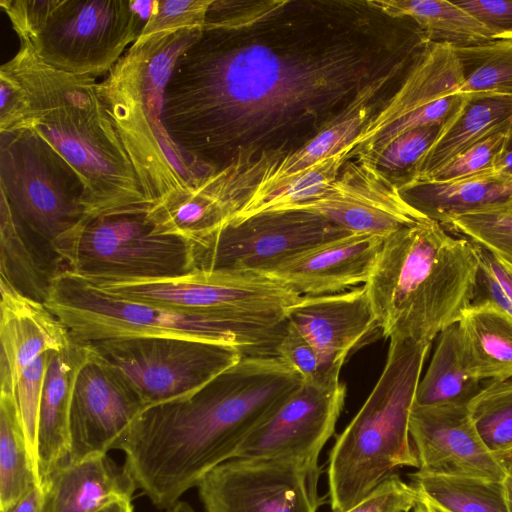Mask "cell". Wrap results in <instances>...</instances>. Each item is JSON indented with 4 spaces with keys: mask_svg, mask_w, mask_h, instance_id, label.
Returning <instances> with one entry per match:
<instances>
[{
    "mask_svg": "<svg viewBox=\"0 0 512 512\" xmlns=\"http://www.w3.org/2000/svg\"><path fill=\"white\" fill-rule=\"evenodd\" d=\"M278 356L243 357L200 388L146 406L120 450L154 506L168 509L220 464L302 384Z\"/></svg>",
    "mask_w": 512,
    "mask_h": 512,
    "instance_id": "obj_2",
    "label": "cell"
},
{
    "mask_svg": "<svg viewBox=\"0 0 512 512\" xmlns=\"http://www.w3.org/2000/svg\"><path fill=\"white\" fill-rule=\"evenodd\" d=\"M345 396L346 386L340 380L303 382L249 435L235 458L317 464L322 448L334 434Z\"/></svg>",
    "mask_w": 512,
    "mask_h": 512,
    "instance_id": "obj_18",
    "label": "cell"
},
{
    "mask_svg": "<svg viewBox=\"0 0 512 512\" xmlns=\"http://www.w3.org/2000/svg\"><path fill=\"white\" fill-rule=\"evenodd\" d=\"M478 246L425 219L384 238L364 284L384 338L432 343L473 303Z\"/></svg>",
    "mask_w": 512,
    "mask_h": 512,
    "instance_id": "obj_4",
    "label": "cell"
},
{
    "mask_svg": "<svg viewBox=\"0 0 512 512\" xmlns=\"http://www.w3.org/2000/svg\"><path fill=\"white\" fill-rule=\"evenodd\" d=\"M0 193L19 222L48 242L65 266L90 218L84 184L68 162L31 129L0 133Z\"/></svg>",
    "mask_w": 512,
    "mask_h": 512,
    "instance_id": "obj_9",
    "label": "cell"
},
{
    "mask_svg": "<svg viewBox=\"0 0 512 512\" xmlns=\"http://www.w3.org/2000/svg\"><path fill=\"white\" fill-rule=\"evenodd\" d=\"M431 344L390 339L378 381L329 453L332 511L352 506L398 468L418 469L409 420Z\"/></svg>",
    "mask_w": 512,
    "mask_h": 512,
    "instance_id": "obj_6",
    "label": "cell"
},
{
    "mask_svg": "<svg viewBox=\"0 0 512 512\" xmlns=\"http://www.w3.org/2000/svg\"><path fill=\"white\" fill-rule=\"evenodd\" d=\"M90 282L110 295L182 313L271 325L284 323L301 298L282 282L252 271L194 269L175 277Z\"/></svg>",
    "mask_w": 512,
    "mask_h": 512,
    "instance_id": "obj_10",
    "label": "cell"
},
{
    "mask_svg": "<svg viewBox=\"0 0 512 512\" xmlns=\"http://www.w3.org/2000/svg\"><path fill=\"white\" fill-rule=\"evenodd\" d=\"M474 427L496 457L512 451V379L489 381L467 405Z\"/></svg>",
    "mask_w": 512,
    "mask_h": 512,
    "instance_id": "obj_37",
    "label": "cell"
},
{
    "mask_svg": "<svg viewBox=\"0 0 512 512\" xmlns=\"http://www.w3.org/2000/svg\"><path fill=\"white\" fill-rule=\"evenodd\" d=\"M2 67L18 80L27 101L17 130L36 132L76 171L90 218L150 210L95 78L51 67L22 41Z\"/></svg>",
    "mask_w": 512,
    "mask_h": 512,
    "instance_id": "obj_3",
    "label": "cell"
},
{
    "mask_svg": "<svg viewBox=\"0 0 512 512\" xmlns=\"http://www.w3.org/2000/svg\"><path fill=\"white\" fill-rule=\"evenodd\" d=\"M399 190L413 208L443 225L454 216L512 199V176L492 170L444 181H414Z\"/></svg>",
    "mask_w": 512,
    "mask_h": 512,
    "instance_id": "obj_27",
    "label": "cell"
},
{
    "mask_svg": "<svg viewBox=\"0 0 512 512\" xmlns=\"http://www.w3.org/2000/svg\"><path fill=\"white\" fill-rule=\"evenodd\" d=\"M41 483L33 469L20 415L12 395L0 394V512H6Z\"/></svg>",
    "mask_w": 512,
    "mask_h": 512,
    "instance_id": "obj_35",
    "label": "cell"
},
{
    "mask_svg": "<svg viewBox=\"0 0 512 512\" xmlns=\"http://www.w3.org/2000/svg\"><path fill=\"white\" fill-rule=\"evenodd\" d=\"M478 250L480 270L473 303H491L512 317V268L479 246Z\"/></svg>",
    "mask_w": 512,
    "mask_h": 512,
    "instance_id": "obj_44",
    "label": "cell"
},
{
    "mask_svg": "<svg viewBox=\"0 0 512 512\" xmlns=\"http://www.w3.org/2000/svg\"><path fill=\"white\" fill-rule=\"evenodd\" d=\"M165 512H196L187 502L178 501L175 505L165 510Z\"/></svg>",
    "mask_w": 512,
    "mask_h": 512,
    "instance_id": "obj_51",
    "label": "cell"
},
{
    "mask_svg": "<svg viewBox=\"0 0 512 512\" xmlns=\"http://www.w3.org/2000/svg\"><path fill=\"white\" fill-rule=\"evenodd\" d=\"M20 41L44 63L77 76L108 74L146 22L131 0H0Z\"/></svg>",
    "mask_w": 512,
    "mask_h": 512,
    "instance_id": "obj_8",
    "label": "cell"
},
{
    "mask_svg": "<svg viewBox=\"0 0 512 512\" xmlns=\"http://www.w3.org/2000/svg\"><path fill=\"white\" fill-rule=\"evenodd\" d=\"M283 156L266 153L237 160L156 204L147 217L157 231L177 236L192 247L229 224Z\"/></svg>",
    "mask_w": 512,
    "mask_h": 512,
    "instance_id": "obj_16",
    "label": "cell"
},
{
    "mask_svg": "<svg viewBox=\"0 0 512 512\" xmlns=\"http://www.w3.org/2000/svg\"><path fill=\"white\" fill-rule=\"evenodd\" d=\"M26 97L18 80L0 67V133L17 130L26 111Z\"/></svg>",
    "mask_w": 512,
    "mask_h": 512,
    "instance_id": "obj_46",
    "label": "cell"
},
{
    "mask_svg": "<svg viewBox=\"0 0 512 512\" xmlns=\"http://www.w3.org/2000/svg\"><path fill=\"white\" fill-rule=\"evenodd\" d=\"M90 344L146 406L200 388L244 357L230 345L178 337H128Z\"/></svg>",
    "mask_w": 512,
    "mask_h": 512,
    "instance_id": "obj_12",
    "label": "cell"
},
{
    "mask_svg": "<svg viewBox=\"0 0 512 512\" xmlns=\"http://www.w3.org/2000/svg\"><path fill=\"white\" fill-rule=\"evenodd\" d=\"M353 148L350 144L338 153L276 182L259 185L230 223L263 212L283 210L317 197L337 178Z\"/></svg>",
    "mask_w": 512,
    "mask_h": 512,
    "instance_id": "obj_34",
    "label": "cell"
},
{
    "mask_svg": "<svg viewBox=\"0 0 512 512\" xmlns=\"http://www.w3.org/2000/svg\"><path fill=\"white\" fill-rule=\"evenodd\" d=\"M145 407L138 394L92 346L76 379L70 412V450L61 465L120 449Z\"/></svg>",
    "mask_w": 512,
    "mask_h": 512,
    "instance_id": "obj_19",
    "label": "cell"
},
{
    "mask_svg": "<svg viewBox=\"0 0 512 512\" xmlns=\"http://www.w3.org/2000/svg\"><path fill=\"white\" fill-rule=\"evenodd\" d=\"M461 83L454 47L430 42L398 88L353 141L348 160L364 156L375 162L400 135L428 124L448 125L468 98L457 94Z\"/></svg>",
    "mask_w": 512,
    "mask_h": 512,
    "instance_id": "obj_13",
    "label": "cell"
},
{
    "mask_svg": "<svg viewBox=\"0 0 512 512\" xmlns=\"http://www.w3.org/2000/svg\"><path fill=\"white\" fill-rule=\"evenodd\" d=\"M351 233L304 210L268 211L229 223L192 246L194 269L267 273L289 258Z\"/></svg>",
    "mask_w": 512,
    "mask_h": 512,
    "instance_id": "obj_14",
    "label": "cell"
},
{
    "mask_svg": "<svg viewBox=\"0 0 512 512\" xmlns=\"http://www.w3.org/2000/svg\"><path fill=\"white\" fill-rule=\"evenodd\" d=\"M409 432L418 471L503 480L510 474L479 437L467 406H413Z\"/></svg>",
    "mask_w": 512,
    "mask_h": 512,
    "instance_id": "obj_20",
    "label": "cell"
},
{
    "mask_svg": "<svg viewBox=\"0 0 512 512\" xmlns=\"http://www.w3.org/2000/svg\"><path fill=\"white\" fill-rule=\"evenodd\" d=\"M91 351L90 343L72 337L66 346L50 355L38 410L37 455L41 483L69 454L74 387Z\"/></svg>",
    "mask_w": 512,
    "mask_h": 512,
    "instance_id": "obj_24",
    "label": "cell"
},
{
    "mask_svg": "<svg viewBox=\"0 0 512 512\" xmlns=\"http://www.w3.org/2000/svg\"><path fill=\"white\" fill-rule=\"evenodd\" d=\"M147 213L89 218L67 257L66 271L90 281L167 278L193 271L191 245L158 232Z\"/></svg>",
    "mask_w": 512,
    "mask_h": 512,
    "instance_id": "obj_11",
    "label": "cell"
},
{
    "mask_svg": "<svg viewBox=\"0 0 512 512\" xmlns=\"http://www.w3.org/2000/svg\"><path fill=\"white\" fill-rule=\"evenodd\" d=\"M511 125L512 96H468L421 160L409 183L425 178L485 137Z\"/></svg>",
    "mask_w": 512,
    "mask_h": 512,
    "instance_id": "obj_29",
    "label": "cell"
},
{
    "mask_svg": "<svg viewBox=\"0 0 512 512\" xmlns=\"http://www.w3.org/2000/svg\"><path fill=\"white\" fill-rule=\"evenodd\" d=\"M430 41L365 1L277 0L240 28H203L163 94L170 140L201 177L286 155L378 83L405 77Z\"/></svg>",
    "mask_w": 512,
    "mask_h": 512,
    "instance_id": "obj_1",
    "label": "cell"
},
{
    "mask_svg": "<svg viewBox=\"0 0 512 512\" xmlns=\"http://www.w3.org/2000/svg\"><path fill=\"white\" fill-rule=\"evenodd\" d=\"M97 512H133L131 500H118Z\"/></svg>",
    "mask_w": 512,
    "mask_h": 512,
    "instance_id": "obj_49",
    "label": "cell"
},
{
    "mask_svg": "<svg viewBox=\"0 0 512 512\" xmlns=\"http://www.w3.org/2000/svg\"><path fill=\"white\" fill-rule=\"evenodd\" d=\"M201 31L181 29L136 41L97 83L151 208L205 178L186 163L162 121L164 89L174 62Z\"/></svg>",
    "mask_w": 512,
    "mask_h": 512,
    "instance_id": "obj_5",
    "label": "cell"
},
{
    "mask_svg": "<svg viewBox=\"0 0 512 512\" xmlns=\"http://www.w3.org/2000/svg\"><path fill=\"white\" fill-rule=\"evenodd\" d=\"M0 393L11 394L22 370L40 355L60 350L72 336L44 303L0 279Z\"/></svg>",
    "mask_w": 512,
    "mask_h": 512,
    "instance_id": "obj_23",
    "label": "cell"
},
{
    "mask_svg": "<svg viewBox=\"0 0 512 512\" xmlns=\"http://www.w3.org/2000/svg\"><path fill=\"white\" fill-rule=\"evenodd\" d=\"M510 127L485 137L420 180L444 181L494 170L497 159L506 150Z\"/></svg>",
    "mask_w": 512,
    "mask_h": 512,
    "instance_id": "obj_40",
    "label": "cell"
},
{
    "mask_svg": "<svg viewBox=\"0 0 512 512\" xmlns=\"http://www.w3.org/2000/svg\"><path fill=\"white\" fill-rule=\"evenodd\" d=\"M494 171L512 176V149L505 150L497 159Z\"/></svg>",
    "mask_w": 512,
    "mask_h": 512,
    "instance_id": "obj_48",
    "label": "cell"
},
{
    "mask_svg": "<svg viewBox=\"0 0 512 512\" xmlns=\"http://www.w3.org/2000/svg\"><path fill=\"white\" fill-rule=\"evenodd\" d=\"M413 512H448L428 500L420 497L417 505L414 507Z\"/></svg>",
    "mask_w": 512,
    "mask_h": 512,
    "instance_id": "obj_50",
    "label": "cell"
},
{
    "mask_svg": "<svg viewBox=\"0 0 512 512\" xmlns=\"http://www.w3.org/2000/svg\"><path fill=\"white\" fill-rule=\"evenodd\" d=\"M473 15L495 39L512 40V0H455Z\"/></svg>",
    "mask_w": 512,
    "mask_h": 512,
    "instance_id": "obj_45",
    "label": "cell"
},
{
    "mask_svg": "<svg viewBox=\"0 0 512 512\" xmlns=\"http://www.w3.org/2000/svg\"><path fill=\"white\" fill-rule=\"evenodd\" d=\"M507 202L512 207V199L508 200Z\"/></svg>",
    "mask_w": 512,
    "mask_h": 512,
    "instance_id": "obj_54",
    "label": "cell"
},
{
    "mask_svg": "<svg viewBox=\"0 0 512 512\" xmlns=\"http://www.w3.org/2000/svg\"><path fill=\"white\" fill-rule=\"evenodd\" d=\"M419 496L448 512H512V472L503 480L409 474Z\"/></svg>",
    "mask_w": 512,
    "mask_h": 512,
    "instance_id": "obj_33",
    "label": "cell"
},
{
    "mask_svg": "<svg viewBox=\"0 0 512 512\" xmlns=\"http://www.w3.org/2000/svg\"><path fill=\"white\" fill-rule=\"evenodd\" d=\"M283 210L313 212L351 233L383 237L428 219L406 202L390 176L364 156L348 160L320 195Z\"/></svg>",
    "mask_w": 512,
    "mask_h": 512,
    "instance_id": "obj_17",
    "label": "cell"
},
{
    "mask_svg": "<svg viewBox=\"0 0 512 512\" xmlns=\"http://www.w3.org/2000/svg\"><path fill=\"white\" fill-rule=\"evenodd\" d=\"M384 238L348 233L307 249L263 274L301 296L343 292L367 282Z\"/></svg>",
    "mask_w": 512,
    "mask_h": 512,
    "instance_id": "obj_22",
    "label": "cell"
},
{
    "mask_svg": "<svg viewBox=\"0 0 512 512\" xmlns=\"http://www.w3.org/2000/svg\"><path fill=\"white\" fill-rule=\"evenodd\" d=\"M65 271L59 253L13 215L0 200V279L34 301H47L55 279Z\"/></svg>",
    "mask_w": 512,
    "mask_h": 512,
    "instance_id": "obj_26",
    "label": "cell"
},
{
    "mask_svg": "<svg viewBox=\"0 0 512 512\" xmlns=\"http://www.w3.org/2000/svg\"><path fill=\"white\" fill-rule=\"evenodd\" d=\"M457 324L470 374L482 382L512 379V317L491 303H472Z\"/></svg>",
    "mask_w": 512,
    "mask_h": 512,
    "instance_id": "obj_28",
    "label": "cell"
},
{
    "mask_svg": "<svg viewBox=\"0 0 512 512\" xmlns=\"http://www.w3.org/2000/svg\"><path fill=\"white\" fill-rule=\"evenodd\" d=\"M43 491L41 486H36L27 492L6 512H42Z\"/></svg>",
    "mask_w": 512,
    "mask_h": 512,
    "instance_id": "obj_47",
    "label": "cell"
},
{
    "mask_svg": "<svg viewBox=\"0 0 512 512\" xmlns=\"http://www.w3.org/2000/svg\"><path fill=\"white\" fill-rule=\"evenodd\" d=\"M462 83L457 94L512 96V40L454 47Z\"/></svg>",
    "mask_w": 512,
    "mask_h": 512,
    "instance_id": "obj_36",
    "label": "cell"
},
{
    "mask_svg": "<svg viewBox=\"0 0 512 512\" xmlns=\"http://www.w3.org/2000/svg\"><path fill=\"white\" fill-rule=\"evenodd\" d=\"M499 460L506 466V468L512 472V451L498 456Z\"/></svg>",
    "mask_w": 512,
    "mask_h": 512,
    "instance_id": "obj_52",
    "label": "cell"
},
{
    "mask_svg": "<svg viewBox=\"0 0 512 512\" xmlns=\"http://www.w3.org/2000/svg\"><path fill=\"white\" fill-rule=\"evenodd\" d=\"M403 79H387L370 88L314 138L301 148L279 159L272 174L259 185L276 182L352 144L366 123L394 93Z\"/></svg>",
    "mask_w": 512,
    "mask_h": 512,
    "instance_id": "obj_30",
    "label": "cell"
},
{
    "mask_svg": "<svg viewBox=\"0 0 512 512\" xmlns=\"http://www.w3.org/2000/svg\"><path fill=\"white\" fill-rule=\"evenodd\" d=\"M419 499L411 483L393 473L352 506L332 512H410Z\"/></svg>",
    "mask_w": 512,
    "mask_h": 512,
    "instance_id": "obj_43",
    "label": "cell"
},
{
    "mask_svg": "<svg viewBox=\"0 0 512 512\" xmlns=\"http://www.w3.org/2000/svg\"><path fill=\"white\" fill-rule=\"evenodd\" d=\"M432 359L420 379L415 406H467L482 389V381L469 372L458 324L439 335Z\"/></svg>",
    "mask_w": 512,
    "mask_h": 512,
    "instance_id": "obj_31",
    "label": "cell"
},
{
    "mask_svg": "<svg viewBox=\"0 0 512 512\" xmlns=\"http://www.w3.org/2000/svg\"><path fill=\"white\" fill-rule=\"evenodd\" d=\"M213 0H155L153 12L137 41L181 29H203Z\"/></svg>",
    "mask_w": 512,
    "mask_h": 512,
    "instance_id": "obj_41",
    "label": "cell"
},
{
    "mask_svg": "<svg viewBox=\"0 0 512 512\" xmlns=\"http://www.w3.org/2000/svg\"><path fill=\"white\" fill-rule=\"evenodd\" d=\"M446 125L433 123L397 137L377 158L376 165L402 187L409 183L428 150Z\"/></svg>",
    "mask_w": 512,
    "mask_h": 512,
    "instance_id": "obj_39",
    "label": "cell"
},
{
    "mask_svg": "<svg viewBox=\"0 0 512 512\" xmlns=\"http://www.w3.org/2000/svg\"><path fill=\"white\" fill-rule=\"evenodd\" d=\"M45 305L80 342L128 337L189 338L233 346L244 357L277 356L286 325L187 314L119 298L66 270L55 279Z\"/></svg>",
    "mask_w": 512,
    "mask_h": 512,
    "instance_id": "obj_7",
    "label": "cell"
},
{
    "mask_svg": "<svg viewBox=\"0 0 512 512\" xmlns=\"http://www.w3.org/2000/svg\"><path fill=\"white\" fill-rule=\"evenodd\" d=\"M391 18L415 22L430 42L453 47L472 46L494 40L491 32L473 15L447 0H370Z\"/></svg>",
    "mask_w": 512,
    "mask_h": 512,
    "instance_id": "obj_32",
    "label": "cell"
},
{
    "mask_svg": "<svg viewBox=\"0 0 512 512\" xmlns=\"http://www.w3.org/2000/svg\"><path fill=\"white\" fill-rule=\"evenodd\" d=\"M319 464L233 458L197 485L205 512H317Z\"/></svg>",
    "mask_w": 512,
    "mask_h": 512,
    "instance_id": "obj_15",
    "label": "cell"
},
{
    "mask_svg": "<svg viewBox=\"0 0 512 512\" xmlns=\"http://www.w3.org/2000/svg\"><path fill=\"white\" fill-rule=\"evenodd\" d=\"M512 149V125L510 127L509 135H508V142L506 146V150Z\"/></svg>",
    "mask_w": 512,
    "mask_h": 512,
    "instance_id": "obj_53",
    "label": "cell"
},
{
    "mask_svg": "<svg viewBox=\"0 0 512 512\" xmlns=\"http://www.w3.org/2000/svg\"><path fill=\"white\" fill-rule=\"evenodd\" d=\"M313 345L324 369L340 375L345 360L382 336L364 285L346 292L301 296L286 315Z\"/></svg>",
    "mask_w": 512,
    "mask_h": 512,
    "instance_id": "obj_21",
    "label": "cell"
},
{
    "mask_svg": "<svg viewBox=\"0 0 512 512\" xmlns=\"http://www.w3.org/2000/svg\"><path fill=\"white\" fill-rule=\"evenodd\" d=\"M442 226L512 268V207L507 201L454 216Z\"/></svg>",
    "mask_w": 512,
    "mask_h": 512,
    "instance_id": "obj_38",
    "label": "cell"
},
{
    "mask_svg": "<svg viewBox=\"0 0 512 512\" xmlns=\"http://www.w3.org/2000/svg\"><path fill=\"white\" fill-rule=\"evenodd\" d=\"M276 355L294 369L305 383L324 384L340 380L329 374L307 338L288 320L276 349Z\"/></svg>",
    "mask_w": 512,
    "mask_h": 512,
    "instance_id": "obj_42",
    "label": "cell"
},
{
    "mask_svg": "<svg viewBox=\"0 0 512 512\" xmlns=\"http://www.w3.org/2000/svg\"><path fill=\"white\" fill-rule=\"evenodd\" d=\"M42 512H97L118 500H131L137 485L123 464L107 454L63 464L41 483Z\"/></svg>",
    "mask_w": 512,
    "mask_h": 512,
    "instance_id": "obj_25",
    "label": "cell"
}]
</instances>
